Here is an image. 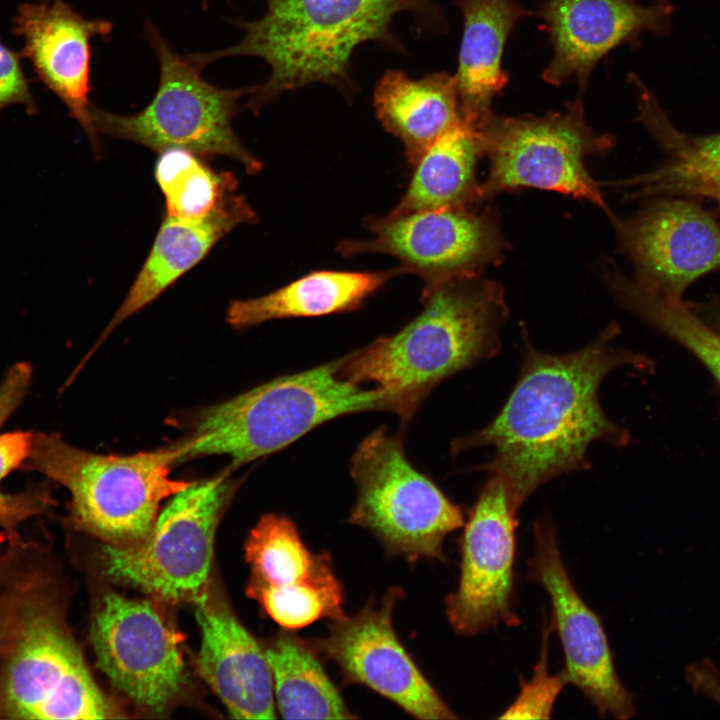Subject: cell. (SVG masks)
Returning a JSON list of instances; mask_svg holds the SVG:
<instances>
[{
  "instance_id": "1",
  "label": "cell",
  "mask_w": 720,
  "mask_h": 720,
  "mask_svg": "<svg viewBox=\"0 0 720 720\" xmlns=\"http://www.w3.org/2000/svg\"><path fill=\"white\" fill-rule=\"evenodd\" d=\"M619 333L613 321L580 350L549 354L535 349L523 330V361L506 403L486 426L454 440L452 455L493 448V457L478 469L503 478L518 511L549 480L590 468L593 442L626 446L629 432L607 417L598 391L613 370L646 368L648 361L613 346Z\"/></svg>"
},
{
  "instance_id": "2",
  "label": "cell",
  "mask_w": 720,
  "mask_h": 720,
  "mask_svg": "<svg viewBox=\"0 0 720 720\" xmlns=\"http://www.w3.org/2000/svg\"><path fill=\"white\" fill-rule=\"evenodd\" d=\"M15 536L0 553V718L110 717L65 625L43 552Z\"/></svg>"
},
{
  "instance_id": "3",
  "label": "cell",
  "mask_w": 720,
  "mask_h": 720,
  "mask_svg": "<svg viewBox=\"0 0 720 720\" xmlns=\"http://www.w3.org/2000/svg\"><path fill=\"white\" fill-rule=\"evenodd\" d=\"M421 312L398 332L336 359L339 375L394 395L408 422L442 381L498 354L509 309L503 286L480 275L424 285Z\"/></svg>"
},
{
  "instance_id": "4",
  "label": "cell",
  "mask_w": 720,
  "mask_h": 720,
  "mask_svg": "<svg viewBox=\"0 0 720 720\" xmlns=\"http://www.w3.org/2000/svg\"><path fill=\"white\" fill-rule=\"evenodd\" d=\"M264 15L234 20L243 30L233 46L187 56L199 69L220 59L250 56L270 67L267 80L253 86L247 107L255 114L281 94L324 83L352 98L356 86L351 58L362 43L375 41L402 51L391 30L402 11L425 9L430 0H265Z\"/></svg>"
},
{
  "instance_id": "5",
  "label": "cell",
  "mask_w": 720,
  "mask_h": 720,
  "mask_svg": "<svg viewBox=\"0 0 720 720\" xmlns=\"http://www.w3.org/2000/svg\"><path fill=\"white\" fill-rule=\"evenodd\" d=\"M367 411L399 416L400 406L383 388H362L342 378L333 360L200 410L187 437L177 443L179 463L227 455L235 469L285 448L327 421Z\"/></svg>"
},
{
  "instance_id": "6",
  "label": "cell",
  "mask_w": 720,
  "mask_h": 720,
  "mask_svg": "<svg viewBox=\"0 0 720 720\" xmlns=\"http://www.w3.org/2000/svg\"><path fill=\"white\" fill-rule=\"evenodd\" d=\"M177 445L132 455H100L57 433H33L21 469L39 472L70 493V518L79 529L113 545L144 538L166 498L192 482L175 480Z\"/></svg>"
},
{
  "instance_id": "7",
  "label": "cell",
  "mask_w": 720,
  "mask_h": 720,
  "mask_svg": "<svg viewBox=\"0 0 720 720\" xmlns=\"http://www.w3.org/2000/svg\"><path fill=\"white\" fill-rule=\"evenodd\" d=\"M144 37L159 63V81L152 100L134 114L110 113L94 105L96 132L161 152L171 147L229 157L247 173L257 174L261 161L240 141L233 120L240 99L253 87L226 89L201 76V69L175 53L153 23L144 24Z\"/></svg>"
},
{
  "instance_id": "8",
  "label": "cell",
  "mask_w": 720,
  "mask_h": 720,
  "mask_svg": "<svg viewBox=\"0 0 720 720\" xmlns=\"http://www.w3.org/2000/svg\"><path fill=\"white\" fill-rule=\"evenodd\" d=\"M350 472L357 490L352 524L369 530L391 555L445 560L443 541L464 525L462 509L411 464L400 438L383 426L371 432Z\"/></svg>"
},
{
  "instance_id": "9",
  "label": "cell",
  "mask_w": 720,
  "mask_h": 720,
  "mask_svg": "<svg viewBox=\"0 0 720 720\" xmlns=\"http://www.w3.org/2000/svg\"><path fill=\"white\" fill-rule=\"evenodd\" d=\"M489 158L480 184L482 200L520 188L554 191L586 200L610 218L601 184L587 170L586 158L607 152L614 139L596 133L576 98L562 112L506 117L491 113L478 128Z\"/></svg>"
},
{
  "instance_id": "10",
  "label": "cell",
  "mask_w": 720,
  "mask_h": 720,
  "mask_svg": "<svg viewBox=\"0 0 720 720\" xmlns=\"http://www.w3.org/2000/svg\"><path fill=\"white\" fill-rule=\"evenodd\" d=\"M228 472L174 494L141 540L105 545L107 575L168 601L199 596L211 568L217 523L233 488Z\"/></svg>"
},
{
  "instance_id": "11",
  "label": "cell",
  "mask_w": 720,
  "mask_h": 720,
  "mask_svg": "<svg viewBox=\"0 0 720 720\" xmlns=\"http://www.w3.org/2000/svg\"><path fill=\"white\" fill-rule=\"evenodd\" d=\"M370 236L337 245L343 257L378 253L396 258L404 273L419 276L425 285L480 275L501 262L508 249L492 205L473 212L467 208L416 210L368 217Z\"/></svg>"
},
{
  "instance_id": "12",
  "label": "cell",
  "mask_w": 720,
  "mask_h": 720,
  "mask_svg": "<svg viewBox=\"0 0 720 720\" xmlns=\"http://www.w3.org/2000/svg\"><path fill=\"white\" fill-rule=\"evenodd\" d=\"M488 474L464 522L457 588L445 600L448 621L463 636L520 624L513 605L518 511L503 478Z\"/></svg>"
},
{
  "instance_id": "13",
  "label": "cell",
  "mask_w": 720,
  "mask_h": 720,
  "mask_svg": "<svg viewBox=\"0 0 720 720\" xmlns=\"http://www.w3.org/2000/svg\"><path fill=\"white\" fill-rule=\"evenodd\" d=\"M402 597L401 588L390 587L355 615L331 619L328 634L307 643L346 683L364 685L418 719H455L397 637L393 613Z\"/></svg>"
},
{
  "instance_id": "14",
  "label": "cell",
  "mask_w": 720,
  "mask_h": 720,
  "mask_svg": "<svg viewBox=\"0 0 720 720\" xmlns=\"http://www.w3.org/2000/svg\"><path fill=\"white\" fill-rule=\"evenodd\" d=\"M534 553L528 560V579L546 591L564 653L563 670L602 717L619 720L635 713L634 697L622 684L599 616L575 588L562 559L556 530L549 520L534 523Z\"/></svg>"
},
{
  "instance_id": "15",
  "label": "cell",
  "mask_w": 720,
  "mask_h": 720,
  "mask_svg": "<svg viewBox=\"0 0 720 720\" xmlns=\"http://www.w3.org/2000/svg\"><path fill=\"white\" fill-rule=\"evenodd\" d=\"M609 219L634 281L652 295L681 301L695 280L720 269V223L693 201L653 197L633 216Z\"/></svg>"
},
{
  "instance_id": "16",
  "label": "cell",
  "mask_w": 720,
  "mask_h": 720,
  "mask_svg": "<svg viewBox=\"0 0 720 720\" xmlns=\"http://www.w3.org/2000/svg\"><path fill=\"white\" fill-rule=\"evenodd\" d=\"M250 567L247 593L272 620L299 629L344 614V592L327 552L315 553L288 517L266 514L245 544Z\"/></svg>"
},
{
  "instance_id": "17",
  "label": "cell",
  "mask_w": 720,
  "mask_h": 720,
  "mask_svg": "<svg viewBox=\"0 0 720 720\" xmlns=\"http://www.w3.org/2000/svg\"><path fill=\"white\" fill-rule=\"evenodd\" d=\"M90 638L98 666L136 704L159 711L180 691L182 636L149 602L106 595Z\"/></svg>"
},
{
  "instance_id": "18",
  "label": "cell",
  "mask_w": 720,
  "mask_h": 720,
  "mask_svg": "<svg viewBox=\"0 0 720 720\" xmlns=\"http://www.w3.org/2000/svg\"><path fill=\"white\" fill-rule=\"evenodd\" d=\"M112 29V22L85 18L65 0L21 3L12 20V32L23 41L22 58L67 107L96 154L100 142L90 100L91 41L108 36Z\"/></svg>"
},
{
  "instance_id": "19",
  "label": "cell",
  "mask_w": 720,
  "mask_h": 720,
  "mask_svg": "<svg viewBox=\"0 0 720 720\" xmlns=\"http://www.w3.org/2000/svg\"><path fill=\"white\" fill-rule=\"evenodd\" d=\"M672 13L666 0L649 6L636 0H547L539 15L550 34L553 56L544 81L560 85L574 79L586 89L599 59L645 32L668 33Z\"/></svg>"
},
{
  "instance_id": "20",
  "label": "cell",
  "mask_w": 720,
  "mask_h": 720,
  "mask_svg": "<svg viewBox=\"0 0 720 720\" xmlns=\"http://www.w3.org/2000/svg\"><path fill=\"white\" fill-rule=\"evenodd\" d=\"M195 616L201 629V677L235 719H273V678L265 651L222 604L201 594Z\"/></svg>"
},
{
  "instance_id": "21",
  "label": "cell",
  "mask_w": 720,
  "mask_h": 720,
  "mask_svg": "<svg viewBox=\"0 0 720 720\" xmlns=\"http://www.w3.org/2000/svg\"><path fill=\"white\" fill-rule=\"evenodd\" d=\"M256 221L257 214L247 200L234 193L202 219L165 215L146 260L94 349L125 319L153 302L197 265L221 238L241 224Z\"/></svg>"
},
{
  "instance_id": "22",
  "label": "cell",
  "mask_w": 720,
  "mask_h": 720,
  "mask_svg": "<svg viewBox=\"0 0 720 720\" xmlns=\"http://www.w3.org/2000/svg\"><path fill=\"white\" fill-rule=\"evenodd\" d=\"M457 5L464 19L454 75L460 112L464 122L478 129L508 81L501 68L504 45L526 12L514 0H457Z\"/></svg>"
},
{
  "instance_id": "23",
  "label": "cell",
  "mask_w": 720,
  "mask_h": 720,
  "mask_svg": "<svg viewBox=\"0 0 720 720\" xmlns=\"http://www.w3.org/2000/svg\"><path fill=\"white\" fill-rule=\"evenodd\" d=\"M373 104L378 120L402 142L412 165L462 121L455 76L445 72L412 79L400 70L387 71L375 87Z\"/></svg>"
},
{
  "instance_id": "24",
  "label": "cell",
  "mask_w": 720,
  "mask_h": 720,
  "mask_svg": "<svg viewBox=\"0 0 720 720\" xmlns=\"http://www.w3.org/2000/svg\"><path fill=\"white\" fill-rule=\"evenodd\" d=\"M403 273L400 266L379 272L313 271L263 296L232 301L226 322L242 329L269 320L353 311Z\"/></svg>"
},
{
  "instance_id": "25",
  "label": "cell",
  "mask_w": 720,
  "mask_h": 720,
  "mask_svg": "<svg viewBox=\"0 0 720 720\" xmlns=\"http://www.w3.org/2000/svg\"><path fill=\"white\" fill-rule=\"evenodd\" d=\"M484 155L479 130L462 120L437 138L414 164L407 190L390 213L467 208L482 201L476 166Z\"/></svg>"
},
{
  "instance_id": "26",
  "label": "cell",
  "mask_w": 720,
  "mask_h": 720,
  "mask_svg": "<svg viewBox=\"0 0 720 720\" xmlns=\"http://www.w3.org/2000/svg\"><path fill=\"white\" fill-rule=\"evenodd\" d=\"M275 703L285 719H353L306 640L279 636L266 650Z\"/></svg>"
},
{
  "instance_id": "27",
  "label": "cell",
  "mask_w": 720,
  "mask_h": 720,
  "mask_svg": "<svg viewBox=\"0 0 720 720\" xmlns=\"http://www.w3.org/2000/svg\"><path fill=\"white\" fill-rule=\"evenodd\" d=\"M603 278L618 304L687 348L720 384V333L698 319L681 301L644 291L613 263L604 264Z\"/></svg>"
},
{
  "instance_id": "28",
  "label": "cell",
  "mask_w": 720,
  "mask_h": 720,
  "mask_svg": "<svg viewBox=\"0 0 720 720\" xmlns=\"http://www.w3.org/2000/svg\"><path fill=\"white\" fill-rule=\"evenodd\" d=\"M154 176L165 197L166 215L197 220L220 207L238 182L229 172H216L198 153L179 147L160 152Z\"/></svg>"
},
{
  "instance_id": "29",
  "label": "cell",
  "mask_w": 720,
  "mask_h": 720,
  "mask_svg": "<svg viewBox=\"0 0 720 720\" xmlns=\"http://www.w3.org/2000/svg\"><path fill=\"white\" fill-rule=\"evenodd\" d=\"M32 379L28 363L14 364L0 382V483L12 471L22 467L32 442L33 433L1 432L3 424L21 404ZM52 504L47 490L32 488L7 493L0 487V528L10 535L25 520L46 511Z\"/></svg>"
},
{
  "instance_id": "30",
  "label": "cell",
  "mask_w": 720,
  "mask_h": 720,
  "mask_svg": "<svg viewBox=\"0 0 720 720\" xmlns=\"http://www.w3.org/2000/svg\"><path fill=\"white\" fill-rule=\"evenodd\" d=\"M658 144L671 155L670 161L610 185L628 199L697 196L714 200L720 207V166L675 144Z\"/></svg>"
},
{
  "instance_id": "31",
  "label": "cell",
  "mask_w": 720,
  "mask_h": 720,
  "mask_svg": "<svg viewBox=\"0 0 720 720\" xmlns=\"http://www.w3.org/2000/svg\"><path fill=\"white\" fill-rule=\"evenodd\" d=\"M552 630L545 622L539 659L529 681L521 680L516 699L506 708L499 719H550L555 701L563 688L569 684L562 669L552 674L548 667V639ZM553 631V630H552Z\"/></svg>"
},
{
  "instance_id": "32",
  "label": "cell",
  "mask_w": 720,
  "mask_h": 720,
  "mask_svg": "<svg viewBox=\"0 0 720 720\" xmlns=\"http://www.w3.org/2000/svg\"><path fill=\"white\" fill-rule=\"evenodd\" d=\"M643 126L658 143L675 144L720 166V132L702 136L684 134L660 107L651 109L644 116Z\"/></svg>"
},
{
  "instance_id": "33",
  "label": "cell",
  "mask_w": 720,
  "mask_h": 720,
  "mask_svg": "<svg viewBox=\"0 0 720 720\" xmlns=\"http://www.w3.org/2000/svg\"><path fill=\"white\" fill-rule=\"evenodd\" d=\"M21 54L11 50L0 39V115L11 105H21L29 115L38 107L21 65Z\"/></svg>"
}]
</instances>
